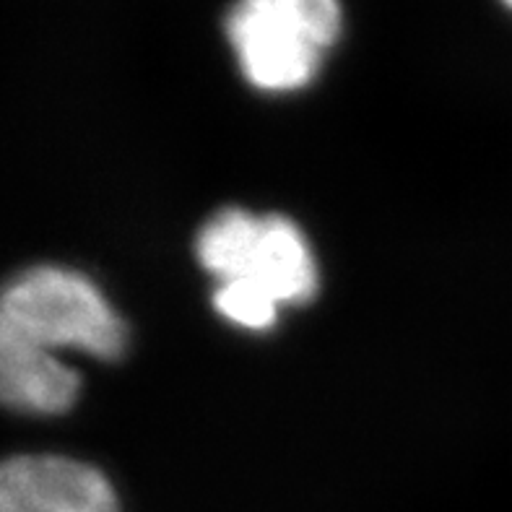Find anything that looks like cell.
I'll list each match as a JSON object with an SVG mask.
<instances>
[{
  "label": "cell",
  "instance_id": "6da1fadb",
  "mask_svg": "<svg viewBox=\"0 0 512 512\" xmlns=\"http://www.w3.org/2000/svg\"><path fill=\"white\" fill-rule=\"evenodd\" d=\"M117 359L125 325L86 276L39 266L0 286V406L21 414H63L81 380L60 351Z\"/></svg>",
  "mask_w": 512,
  "mask_h": 512
},
{
  "label": "cell",
  "instance_id": "7a4b0ae2",
  "mask_svg": "<svg viewBox=\"0 0 512 512\" xmlns=\"http://www.w3.org/2000/svg\"><path fill=\"white\" fill-rule=\"evenodd\" d=\"M198 260L216 279V310L247 331H266L281 305H305L318 292L310 245L284 216L221 211L198 234Z\"/></svg>",
  "mask_w": 512,
  "mask_h": 512
},
{
  "label": "cell",
  "instance_id": "3957f363",
  "mask_svg": "<svg viewBox=\"0 0 512 512\" xmlns=\"http://www.w3.org/2000/svg\"><path fill=\"white\" fill-rule=\"evenodd\" d=\"M338 32V0H237L227 16L242 73L263 91L310 84Z\"/></svg>",
  "mask_w": 512,
  "mask_h": 512
},
{
  "label": "cell",
  "instance_id": "277c9868",
  "mask_svg": "<svg viewBox=\"0 0 512 512\" xmlns=\"http://www.w3.org/2000/svg\"><path fill=\"white\" fill-rule=\"evenodd\" d=\"M0 512H120L112 484L89 463L60 455L0 461Z\"/></svg>",
  "mask_w": 512,
  "mask_h": 512
},
{
  "label": "cell",
  "instance_id": "5b68a950",
  "mask_svg": "<svg viewBox=\"0 0 512 512\" xmlns=\"http://www.w3.org/2000/svg\"><path fill=\"white\" fill-rule=\"evenodd\" d=\"M505 3H507V6H510V8H512V0H505Z\"/></svg>",
  "mask_w": 512,
  "mask_h": 512
}]
</instances>
